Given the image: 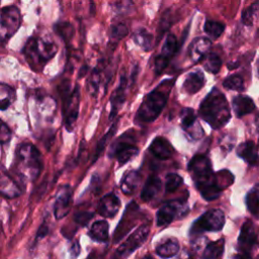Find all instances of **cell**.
<instances>
[{
  "label": "cell",
  "mask_w": 259,
  "mask_h": 259,
  "mask_svg": "<svg viewBox=\"0 0 259 259\" xmlns=\"http://www.w3.org/2000/svg\"><path fill=\"white\" fill-rule=\"evenodd\" d=\"M225 225V214L221 209L213 208L204 212L200 218L193 222L189 235H197L203 232H218Z\"/></svg>",
  "instance_id": "8992f818"
},
{
  "label": "cell",
  "mask_w": 259,
  "mask_h": 259,
  "mask_svg": "<svg viewBox=\"0 0 259 259\" xmlns=\"http://www.w3.org/2000/svg\"><path fill=\"white\" fill-rule=\"evenodd\" d=\"M99 83H100V72L98 69H94L91 72L88 80V90L92 95H95L97 93Z\"/></svg>",
  "instance_id": "f35d334b"
},
{
  "label": "cell",
  "mask_w": 259,
  "mask_h": 259,
  "mask_svg": "<svg viewBox=\"0 0 259 259\" xmlns=\"http://www.w3.org/2000/svg\"><path fill=\"white\" fill-rule=\"evenodd\" d=\"M120 207V200L119 198L113 194L109 193L103 196L97 205V211L100 215L105 218H112L114 217Z\"/></svg>",
  "instance_id": "e0dca14e"
},
{
  "label": "cell",
  "mask_w": 259,
  "mask_h": 259,
  "mask_svg": "<svg viewBox=\"0 0 259 259\" xmlns=\"http://www.w3.org/2000/svg\"><path fill=\"white\" fill-rule=\"evenodd\" d=\"M87 259H95V258H94V257H93V256H91V257H88V258H87Z\"/></svg>",
  "instance_id": "f5cc1de1"
},
{
  "label": "cell",
  "mask_w": 259,
  "mask_h": 259,
  "mask_svg": "<svg viewBox=\"0 0 259 259\" xmlns=\"http://www.w3.org/2000/svg\"><path fill=\"white\" fill-rule=\"evenodd\" d=\"M173 84V79H167L144 97L137 112V119L139 121L151 122L159 116L167 103Z\"/></svg>",
  "instance_id": "3957f363"
},
{
  "label": "cell",
  "mask_w": 259,
  "mask_h": 259,
  "mask_svg": "<svg viewBox=\"0 0 259 259\" xmlns=\"http://www.w3.org/2000/svg\"><path fill=\"white\" fill-rule=\"evenodd\" d=\"M181 126L191 140H198L203 135V130L196 120V114L192 108H183L180 112Z\"/></svg>",
  "instance_id": "4fadbf2b"
},
{
  "label": "cell",
  "mask_w": 259,
  "mask_h": 259,
  "mask_svg": "<svg viewBox=\"0 0 259 259\" xmlns=\"http://www.w3.org/2000/svg\"><path fill=\"white\" fill-rule=\"evenodd\" d=\"M138 210H139V207L137 206V204L135 202H131L127 204V207L123 213V218H122V220H120V223H119L118 227L116 228L115 237H114L115 243L118 242V240H120V238H122L133 228V226L130 225V223L135 224V221L133 220V218H134V214H136Z\"/></svg>",
  "instance_id": "ac0fdd59"
},
{
  "label": "cell",
  "mask_w": 259,
  "mask_h": 259,
  "mask_svg": "<svg viewBox=\"0 0 259 259\" xmlns=\"http://www.w3.org/2000/svg\"><path fill=\"white\" fill-rule=\"evenodd\" d=\"M256 243H257V245L259 246V232H258V235H257V239H256Z\"/></svg>",
  "instance_id": "f907efd6"
},
{
  "label": "cell",
  "mask_w": 259,
  "mask_h": 259,
  "mask_svg": "<svg viewBox=\"0 0 259 259\" xmlns=\"http://www.w3.org/2000/svg\"><path fill=\"white\" fill-rule=\"evenodd\" d=\"M234 259H252L251 256L248 254V252H242L234 257Z\"/></svg>",
  "instance_id": "bcb514c9"
},
{
  "label": "cell",
  "mask_w": 259,
  "mask_h": 259,
  "mask_svg": "<svg viewBox=\"0 0 259 259\" xmlns=\"http://www.w3.org/2000/svg\"><path fill=\"white\" fill-rule=\"evenodd\" d=\"M133 39L134 41L142 48L144 51H151L154 45V37L153 35L144 27L137 28L133 33Z\"/></svg>",
  "instance_id": "d4e9b609"
},
{
  "label": "cell",
  "mask_w": 259,
  "mask_h": 259,
  "mask_svg": "<svg viewBox=\"0 0 259 259\" xmlns=\"http://www.w3.org/2000/svg\"><path fill=\"white\" fill-rule=\"evenodd\" d=\"M183 180L182 178L176 174V173H170L166 176V180H165V189L169 192H172L174 190H176L181 184H182Z\"/></svg>",
  "instance_id": "74e56055"
},
{
  "label": "cell",
  "mask_w": 259,
  "mask_h": 259,
  "mask_svg": "<svg viewBox=\"0 0 259 259\" xmlns=\"http://www.w3.org/2000/svg\"><path fill=\"white\" fill-rule=\"evenodd\" d=\"M161 186H162V182H161L160 178L156 175H151L147 179V181L142 189L141 198L144 201L152 200L153 198L156 197V195L161 190Z\"/></svg>",
  "instance_id": "603a6c76"
},
{
  "label": "cell",
  "mask_w": 259,
  "mask_h": 259,
  "mask_svg": "<svg viewBox=\"0 0 259 259\" xmlns=\"http://www.w3.org/2000/svg\"><path fill=\"white\" fill-rule=\"evenodd\" d=\"M232 105L234 112L238 117H242L243 115H246L255 109V104L253 100L245 95L235 96L233 98Z\"/></svg>",
  "instance_id": "7402d4cb"
},
{
  "label": "cell",
  "mask_w": 259,
  "mask_h": 259,
  "mask_svg": "<svg viewBox=\"0 0 259 259\" xmlns=\"http://www.w3.org/2000/svg\"><path fill=\"white\" fill-rule=\"evenodd\" d=\"M257 236L255 234L254 225L251 221H246L240 231L238 238V246L241 252H249L256 243Z\"/></svg>",
  "instance_id": "9a60e30c"
},
{
  "label": "cell",
  "mask_w": 259,
  "mask_h": 259,
  "mask_svg": "<svg viewBox=\"0 0 259 259\" xmlns=\"http://www.w3.org/2000/svg\"><path fill=\"white\" fill-rule=\"evenodd\" d=\"M67 92V91H66ZM80 94L78 86H75L72 92L66 94L64 100V123L66 128L71 132L74 127L75 121L79 112Z\"/></svg>",
  "instance_id": "8fae6325"
},
{
  "label": "cell",
  "mask_w": 259,
  "mask_h": 259,
  "mask_svg": "<svg viewBox=\"0 0 259 259\" xmlns=\"http://www.w3.org/2000/svg\"><path fill=\"white\" fill-rule=\"evenodd\" d=\"M21 23V15L16 6H6L1 10L0 32L2 41L9 39L18 30Z\"/></svg>",
  "instance_id": "52a82bcc"
},
{
  "label": "cell",
  "mask_w": 259,
  "mask_h": 259,
  "mask_svg": "<svg viewBox=\"0 0 259 259\" xmlns=\"http://www.w3.org/2000/svg\"><path fill=\"white\" fill-rule=\"evenodd\" d=\"M17 170L20 175L34 180L41 171L40 154L31 144H23L17 149Z\"/></svg>",
  "instance_id": "5b68a950"
},
{
  "label": "cell",
  "mask_w": 259,
  "mask_h": 259,
  "mask_svg": "<svg viewBox=\"0 0 259 259\" xmlns=\"http://www.w3.org/2000/svg\"><path fill=\"white\" fill-rule=\"evenodd\" d=\"M178 251H179V244L174 239H169L165 241L164 243L160 244L156 249L157 254L164 259L175 256L178 253Z\"/></svg>",
  "instance_id": "83f0119b"
},
{
  "label": "cell",
  "mask_w": 259,
  "mask_h": 259,
  "mask_svg": "<svg viewBox=\"0 0 259 259\" xmlns=\"http://www.w3.org/2000/svg\"><path fill=\"white\" fill-rule=\"evenodd\" d=\"M257 71H258V75H259V60L257 62Z\"/></svg>",
  "instance_id": "816d5d0a"
},
{
  "label": "cell",
  "mask_w": 259,
  "mask_h": 259,
  "mask_svg": "<svg viewBox=\"0 0 259 259\" xmlns=\"http://www.w3.org/2000/svg\"><path fill=\"white\" fill-rule=\"evenodd\" d=\"M0 141L3 144L5 143H8L10 141V138H11V133H10V130L8 128V126L2 122V125H1V131H0Z\"/></svg>",
  "instance_id": "ee69618b"
},
{
  "label": "cell",
  "mask_w": 259,
  "mask_h": 259,
  "mask_svg": "<svg viewBox=\"0 0 259 259\" xmlns=\"http://www.w3.org/2000/svg\"><path fill=\"white\" fill-rule=\"evenodd\" d=\"M71 196H72V191L69 186H63L59 190L57 194L55 206H54V213L56 219L60 220L68 213L70 209Z\"/></svg>",
  "instance_id": "2e32d148"
},
{
  "label": "cell",
  "mask_w": 259,
  "mask_h": 259,
  "mask_svg": "<svg viewBox=\"0 0 259 259\" xmlns=\"http://www.w3.org/2000/svg\"><path fill=\"white\" fill-rule=\"evenodd\" d=\"M94 213L90 212V211H81V212H77L74 217V221L81 225V226H85L92 218H93Z\"/></svg>",
  "instance_id": "b9f144b4"
},
{
  "label": "cell",
  "mask_w": 259,
  "mask_h": 259,
  "mask_svg": "<svg viewBox=\"0 0 259 259\" xmlns=\"http://www.w3.org/2000/svg\"><path fill=\"white\" fill-rule=\"evenodd\" d=\"M112 132H114V130H113V126L111 127V130L99 141V143H98V145H97V147H96V153H95V155H94V161L97 159V157L100 155V153L103 151V149H104V146H105V144H106V142L108 141V139L110 138V136L112 135L111 133Z\"/></svg>",
  "instance_id": "7bdbcfd3"
},
{
  "label": "cell",
  "mask_w": 259,
  "mask_h": 259,
  "mask_svg": "<svg viewBox=\"0 0 259 259\" xmlns=\"http://www.w3.org/2000/svg\"><path fill=\"white\" fill-rule=\"evenodd\" d=\"M202 65L203 68L211 73V74H217L219 73L221 67H222V60L219 55L214 53H208L203 59H202Z\"/></svg>",
  "instance_id": "4dcf8cb0"
},
{
  "label": "cell",
  "mask_w": 259,
  "mask_h": 259,
  "mask_svg": "<svg viewBox=\"0 0 259 259\" xmlns=\"http://www.w3.org/2000/svg\"><path fill=\"white\" fill-rule=\"evenodd\" d=\"M203 30L211 39H217L224 32L225 24L214 20H206L203 26Z\"/></svg>",
  "instance_id": "1f68e13d"
},
{
  "label": "cell",
  "mask_w": 259,
  "mask_h": 259,
  "mask_svg": "<svg viewBox=\"0 0 259 259\" xmlns=\"http://www.w3.org/2000/svg\"><path fill=\"white\" fill-rule=\"evenodd\" d=\"M246 204L252 214L256 217L259 215V184L254 185L247 193Z\"/></svg>",
  "instance_id": "f546056e"
},
{
  "label": "cell",
  "mask_w": 259,
  "mask_h": 259,
  "mask_svg": "<svg viewBox=\"0 0 259 259\" xmlns=\"http://www.w3.org/2000/svg\"><path fill=\"white\" fill-rule=\"evenodd\" d=\"M142 259H154V257L151 256V255H147V256H145V257L142 258Z\"/></svg>",
  "instance_id": "681fc988"
},
{
  "label": "cell",
  "mask_w": 259,
  "mask_h": 259,
  "mask_svg": "<svg viewBox=\"0 0 259 259\" xmlns=\"http://www.w3.org/2000/svg\"><path fill=\"white\" fill-rule=\"evenodd\" d=\"M199 114L214 130L224 126L230 120L231 111L228 101L218 88H212L202 100L199 106Z\"/></svg>",
  "instance_id": "7a4b0ae2"
},
{
  "label": "cell",
  "mask_w": 259,
  "mask_h": 259,
  "mask_svg": "<svg viewBox=\"0 0 259 259\" xmlns=\"http://www.w3.org/2000/svg\"><path fill=\"white\" fill-rule=\"evenodd\" d=\"M223 86L230 90L242 91L244 89V81L243 78L239 75H231L224 80Z\"/></svg>",
  "instance_id": "e575fe53"
},
{
  "label": "cell",
  "mask_w": 259,
  "mask_h": 259,
  "mask_svg": "<svg viewBox=\"0 0 259 259\" xmlns=\"http://www.w3.org/2000/svg\"><path fill=\"white\" fill-rule=\"evenodd\" d=\"M149 150L155 157L162 160H167L171 158L174 153V149L171 144L168 142L167 139L163 137L155 138L150 145Z\"/></svg>",
  "instance_id": "d6986e66"
},
{
  "label": "cell",
  "mask_w": 259,
  "mask_h": 259,
  "mask_svg": "<svg viewBox=\"0 0 259 259\" xmlns=\"http://www.w3.org/2000/svg\"><path fill=\"white\" fill-rule=\"evenodd\" d=\"M111 4L114 12L118 14H123L128 12L133 5V2L132 0H111Z\"/></svg>",
  "instance_id": "60d3db41"
},
{
  "label": "cell",
  "mask_w": 259,
  "mask_h": 259,
  "mask_svg": "<svg viewBox=\"0 0 259 259\" xmlns=\"http://www.w3.org/2000/svg\"><path fill=\"white\" fill-rule=\"evenodd\" d=\"M139 181H140V174L138 171L131 170L125 172V174L123 175L120 181L121 191L126 195L133 194L139 184Z\"/></svg>",
  "instance_id": "484cf974"
},
{
  "label": "cell",
  "mask_w": 259,
  "mask_h": 259,
  "mask_svg": "<svg viewBox=\"0 0 259 259\" xmlns=\"http://www.w3.org/2000/svg\"><path fill=\"white\" fill-rule=\"evenodd\" d=\"M178 51V39L177 37L169 33L163 44L161 53L155 58L154 61V70L157 75L161 74L168 66L171 59Z\"/></svg>",
  "instance_id": "30bf717a"
},
{
  "label": "cell",
  "mask_w": 259,
  "mask_h": 259,
  "mask_svg": "<svg viewBox=\"0 0 259 259\" xmlns=\"http://www.w3.org/2000/svg\"><path fill=\"white\" fill-rule=\"evenodd\" d=\"M188 210L185 201L180 199H174L163 204L156 215L157 226H166L172 223L175 219L184 215Z\"/></svg>",
  "instance_id": "ba28073f"
},
{
  "label": "cell",
  "mask_w": 259,
  "mask_h": 259,
  "mask_svg": "<svg viewBox=\"0 0 259 259\" xmlns=\"http://www.w3.org/2000/svg\"><path fill=\"white\" fill-rule=\"evenodd\" d=\"M126 78L124 75L120 76V81L118 86L116 87V89L114 90V92L112 93L111 96V111H110V118L114 117L118 111V109L120 108V106L122 105L124 99H125V88H126Z\"/></svg>",
  "instance_id": "44dd1931"
},
{
  "label": "cell",
  "mask_w": 259,
  "mask_h": 259,
  "mask_svg": "<svg viewBox=\"0 0 259 259\" xmlns=\"http://www.w3.org/2000/svg\"><path fill=\"white\" fill-rule=\"evenodd\" d=\"M108 223L106 221L95 222L89 231V236L93 241L104 243L108 239Z\"/></svg>",
  "instance_id": "4316f807"
},
{
  "label": "cell",
  "mask_w": 259,
  "mask_h": 259,
  "mask_svg": "<svg viewBox=\"0 0 259 259\" xmlns=\"http://www.w3.org/2000/svg\"><path fill=\"white\" fill-rule=\"evenodd\" d=\"M188 171L196 188L206 200H212L219 197L223 189L233 181V176L230 172L213 173L208 158L203 155H196L190 160Z\"/></svg>",
  "instance_id": "6da1fadb"
},
{
  "label": "cell",
  "mask_w": 259,
  "mask_h": 259,
  "mask_svg": "<svg viewBox=\"0 0 259 259\" xmlns=\"http://www.w3.org/2000/svg\"><path fill=\"white\" fill-rule=\"evenodd\" d=\"M127 33H128V28L124 23L119 22L116 24H112L110 28V39L112 41H118L123 37H125Z\"/></svg>",
  "instance_id": "d590c367"
},
{
  "label": "cell",
  "mask_w": 259,
  "mask_h": 259,
  "mask_svg": "<svg viewBox=\"0 0 259 259\" xmlns=\"http://www.w3.org/2000/svg\"><path fill=\"white\" fill-rule=\"evenodd\" d=\"M224 245H225L224 239H220V240L208 243L205 246V248L201 254V259H217V258H219L224 251Z\"/></svg>",
  "instance_id": "f1b7e54d"
},
{
  "label": "cell",
  "mask_w": 259,
  "mask_h": 259,
  "mask_svg": "<svg viewBox=\"0 0 259 259\" xmlns=\"http://www.w3.org/2000/svg\"><path fill=\"white\" fill-rule=\"evenodd\" d=\"M124 138V135L120 137L114 144L112 150L113 156L117 159L120 165L127 163L130 160H132L139 154V148L134 143H130L133 142V140L131 138L125 140Z\"/></svg>",
  "instance_id": "7c38bea8"
},
{
  "label": "cell",
  "mask_w": 259,
  "mask_h": 259,
  "mask_svg": "<svg viewBox=\"0 0 259 259\" xmlns=\"http://www.w3.org/2000/svg\"><path fill=\"white\" fill-rule=\"evenodd\" d=\"M171 10L167 9L161 16V20L159 23V29H158V34L159 37L163 35L171 26Z\"/></svg>",
  "instance_id": "ab89813d"
},
{
  "label": "cell",
  "mask_w": 259,
  "mask_h": 259,
  "mask_svg": "<svg viewBox=\"0 0 259 259\" xmlns=\"http://www.w3.org/2000/svg\"><path fill=\"white\" fill-rule=\"evenodd\" d=\"M73 248H72V252H73V254L75 255V256H77L78 254H79V251H80V248H79V245H78V242H76L75 243V245L74 246H72Z\"/></svg>",
  "instance_id": "7dc6e473"
},
{
  "label": "cell",
  "mask_w": 259,
  "mask_h": 259,
  "mask_svg": "<svg viewBox=\"0 0 259 259\" xmlns=\"http://www.w3.org/2000/svg\"><path fill=\"white\" fill-rule=\"evenodd\" d=\"M237 155L249 165H255L258 161L257 147L251 141L242 143L237 149Z\"/></svg>",
  "instance_id": "cb8c5ba5"
},
{
  "label": "cell",
  "mask_w": 259,
  "mask_h": 259,
  "mask_svg": "<svg viewBox=\"0 0 259 259\" xmlns=\"http://www.w3.org/2000/svg\"><path fill=\"white\" fill-rule=\"evenodd\" d=\"M204 83L205 78L203 73L199 70H196L188 73L183 82V89L188 94H194L204 86Z\"/></svg>",
  "instance_id": "ffe728a7"
},
{
  "label": "cell",
  "mask_w": 259,
  "mask_h": 259,
  "mask_svg": "<svg viewBox=\"0 0 259 259\" xmlns=\"http://www.w3.org/2000/svg\"><path fill=\"white\" fill-rule=\"evenodd\" d=\"M57 44L45 37H30L23 48V54L33 70H41L46 63L57 53Z\"/></svg>",
  "instance_id": "277c9868"
},
{
  "label": "cell",
  "mask_w": 259,
  "mask_h": 259,
  "mask_svg": "<svg viewBox=\"0 0 259 259\" xmlns=\"http://www.w3.org/2000/svg\"><path fill=\"white\" fill-rule=\"evenodd\" d=\"M259 14V0L254 2L252 5H250L242 14V21L245 25H252L254 22V19Z\"/></svg>",
  "instance_id": "836d02e7"
},
{
  "label": "cell",
  "mask_w": 259,
  "mask_h": 259,
  "mask_svg": "<svg viewBox=\"0 0 259 259\" xmlns=\"http://www.w3.org/2000/svg\"><path fill=\"white\" fill-rule=\"evenodd\" d=\"M150 233V225H142L130 237L121 243L116 250V255L120 258H126L138 248H140L147 240Z\"/></svg>",
  "instance_id": "9c48e42d"
},
{
  "label": "cell",
  "mask_w": 259,
  "mask_h": 259,
  "mask_svg": "<svg viewBox=\"0 0 259 259\" xmlns=\"http://www.w3.org/2000/svg\"><path fill=\"white\" fill-rule=\"evenodd\" d=\"M0 107L2 110H5L14 101L15 92L10 86L2 83L0 85Z\"/></svg>",
  "instance_id": "d6a6232c"
},
{
  "label": "cell",
  "mask_w": 259,
  "mask_h": 259,
  "mask_svg": "<svg viewBox=\"0 0 259 259\" xmlns=\"http://www.w3.org/2000/svg\"><path fill=\"white\" fill-rule=\"evenodd\" d=\"M257 259H259V256H258V257H257Z\"/></svg>",
  "instance_id": "db71d44e"
},
{
  "label": "cell",
  "mask_w": 259,
  "mask_h": 259,
  "mask_svg": "<svg viewBox=\"0 0 259 259\" xmlns=\"http://www.w3.org/2000/svg\"><path fill=\"white\" fill-rule=\"evenodd\" d=\"M211 41L207 37H196L188 47V57L193 63L202 61V59L208 54Z\"/></svg>",
  "instance_id": "5bb4252c"
},
{
  "label": "cell",
  "mask_w": 259,
  "mask_h": 259,
  "mask_svg": "<svg viewBox=\"0 0 259 259\" xmlns=\"http://www.w3.org/2000/svg\"><path fill=\"white\" fill-rule=\"evenodd\" d=\"M179 259H191V258H190V256H189L188 254H185V253H183Z\"/></svg>",
  "instance_id": "c3c4849f"
},
{
  "label": "cell",
  "mask_w": 259,
  "mask_h": 259,
  "mask_svg": "<svg viewBox=\"0 0 259 259\" xmlns=\"http://www.w3.org/2000/svg\"><path fill=\"white\" fill-rule=\"evenodd\" d=\"M48 233H49V229H48V227L46 226V225H42L40 228H39V230H38V232H37V235H36V237L37 238H42V237H45V236H47L48 235Z\"/></svg>",
  "instance_id": "f6af8a7d"
},
{
  "label": "cell",
  "mask_w": 259,
  "mask_h": 259,
  "mask_svg": "<svg viewBox=\"0 0 259 259\" xmlns=\"http://www.w3.org/2000/svg\"><path fill=\"white\" fill-rule=\"evenodd\" d=\"M55 29L60 34V36H62V38L65 39L66 41L70 40L74 34V28H73L72 24H70L69 22L56 23Z\"/></svg>",
  "instance_id": "8d00e7d4"
}]
</instances>
